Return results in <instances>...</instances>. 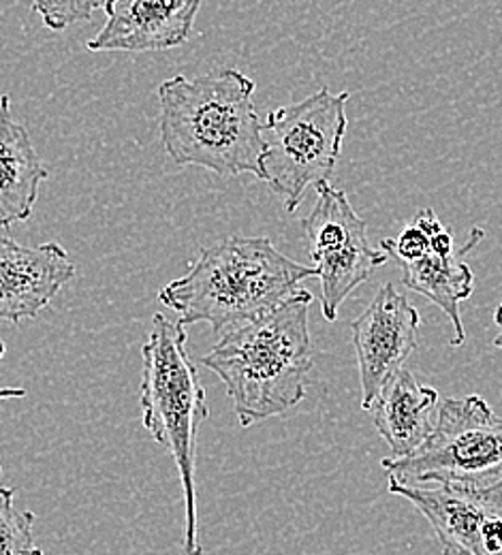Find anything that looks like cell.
Instances as JSON below:
<instances>
[{"label": "cell", "instance_id": "obj_2", "mask_svg": "<svg viewBox=\"0 0 502 555\" xmlns=\"http://www.w3.org/2000/svg\"><path fill=\"white\" fill-rule=\"evenodd\" d=\"M317 270L283 255L268 237L231 235L204 248L189 272L158 291L180 325L208 323L218 338L274 312Z\"/></svg>", "mask_w": 502, "mask_h": 555}, {"label": "cell", "instance_id": "obj_20", "mask_svg": "<svg viewBox=\"0 0 502 555\" xmlns=\"http://www.w3.org/2000/svg\"><path fill=\"white\" fill-rule=\"evenodd\" d=\"M24 396H26V389H20V387H0V402L15 400V398H24Z\"/></svg>", "mask_w": 502, "mask_h": 555}, {"label": "cell", "instance_id": "obj_10", "mask_svg": "<svg viewBox=\"0 0 502 555\" xmlns=\"http://www.w3.org/2000/svg\"><path fill=\"white\" fill-rule=\"evenodd\" d=\"M73 276L75 266L59 242L22 246L0 235V321L39 317Z\"/></svg>", "mask_w": 502, "mask_h": 555}, {"label": "cell", "instance_id": "obj_4", "mask_svg": "<svg viewBox=\"0 0 502 555\" xmlns=\"http://www.w3.org/2000/svg\"><path fill=\"white\" fill-rule=\"evenodd\" d=\"M142 361V423L154 442L171 453L184 491L182 555H204L197 534L195 470L199 429L210 418V406L199 370L186 350V327L154 314Z\"/></svg>", "mask_w": 502, "mask_h": 555}, {"label": "cell", "instance_id": "obj_8", "mask_svg": "<svg viewBox=\"0 0 502 555\" xmlns=\"http://www.w3.org/2000/svg\"><path fill=\"white\" fill-rule=\"evenodd\" d=\"M420 325L417 308L391 282L383 284L365 310L349 323L363 411L372 409L385 385L417 348Z\"/></svg>", "mask_w": 502, "mask_h": 555}, {"label": "cell", "instance_id": "obj_1", "mask_svg": "<svg viewBox=\"0 0 502 555\" xmlns=\"http://www.w3.org/2000/svg\"><path fill=\"white\" fill-rule=\"evenodd\" d=\"M255 81L237 69L176 75L158 86L160 143L176 165L216 176H261L263 122L253 103Z\"/></svg>", "mask_w": 502, "mask_h": 555}, {"label": "cell", "instance_id": "obj_11", "mask_svg": "<svg viewBox=\"0 0 502 555\" xmlns=\"http://www.w3.org/2000/svg\"><path fill=\"white\" fill-rule=\"evenodd\" d=\"M387 489L409 500L430 521L442 555H486L481 532L492 508L477 498L460 487L409 483L391 475Z\"/></svg>", "mask_w": 502, "mask_h": 555}, {"label": "cell", "instance_id": "obj_21", "mask_svg": "<svg viewBox=\"0 0 502 555\" xmlns=\"http://www.w3.org/2000/svg\"><path fill=\"white\" fill-rule=\"evenodd\" d=\"M494 323H497V327H499V334H497V338H494V347L502 350V301L499 304L497 312H494Z\"/></svg>", "mask_w": 502, "mask_h": 555}, {"label": "cell", "instance_id": "obj_18", "mask_svg": "<svg viewBox=\"0 0 502 555\" xmlns=\"http://www.w3.org/2000/svg\"><path fill=\"white\" fill-rule=\"evenodd\" d=\"M460 489H464L466 493L477 498L481 504H486L488 508H492V511L502 515V475L497 477L494 481L486 483V486L460 487Z\"/></svg>", "mask_w": 502, "mask_h": 555}, {"label": "cell", "instance_id": "obj_16", "mask_svg": "<svg viewBox=\"0 0 502 555\" xmlns=\"http://www.w3.org/2000/svg\"><path fill=\"white\" fill-rule=\"evenodd\" d=\"M440 229L442 224L434 209H422L411 218V222L402 227L396 237H385L381 242V250H385L389 259L400 261V266L415 263L430 253L432 237Z\"/></svg>", "mask_w": 502, "mask_h": 555}, {"label": "cell", "instance_id": "obj_13", "mask_svg": "<svg viewBox=\"0 0 502 555\" xmlns=\"http://www.w3.org/2000/svg\"><path fill=\"white\" fill-rule=\"evenodd\" d=\"M50 169L33 145L28 131L13 118L11 99L0 96V229L26 222L39 199V186Z\"/></svg>", "mask_w": 502, "mask_h": 555}, {"label": "cell", "instance_id": "obj_3", "mask_svg": "<svg viewBox=\"0 0 502 555\" xmlns=\"http://www.w3.org/2000/svg\"><path fill=\"white\" fill-rule=\"evenodd\" d=\"M310 304L312 293L299 288L274 312L222 336L202 359L224 385L242 427L285 415L306 398Z\"/></svg>", "mask_w": 502, "mask_h": 555}, {"label": "cell", "instance_id": "obj_5", "mask_svg": "<svg viewBox=\"0 0 502 555\" xmlns=\"http://www.w3.org/2000/svg\"><path fill=\"white\" fill-rule=\"evenodd\" d=\"M349 92L334 94L321 88L299 103L268 114L259 180L285 202L288 214L299 208L310 186L330 184L349 127Z\"/></svg>", "mask_w": 502, "mask_h": 555}, {"label": "cell", "instance_id": "obj_7", "mask_svg": "<svg viewBox=\"0 0 502 555\" xmlns=\"http://www.w3.org/2000/svg\"><path fill=\"white\" fill-rule=\"evenodd\" d=\"M317 204L301 222L312 268L321 282V312L336 321L345 299L389 261L385 250L372 248L368 227L351 206L347 193L323 184Z\"/></svg>", "mask_w": 502, "mask_h": 555}, {"label": "cell", "instance_id": "obj_12", "mask_svg": "<svg viewBox=\"0 0 502 555\" xmlns=\"http://www.w3.org/2000/svg\"><path fill=\"white\" fill-rule=\"evenodd\" d=\"M440 396L402 367L381 391L370 413L376 431L387 442L391 457L404 460L417 453L436 427Z\"/></svg>", "mask_w": 502, "mask_h": 555}, {"label": "cell", "instance_id": "obj_14", "mask_svg": "<svg viewBox=\"0 0 502 555\" xmlns=\"http://www.w3.org/2000/svg\"><path fill=\"white\" fill-rule=\"evenodd\" d=\"M486 231L475 227L471 237L455 248L449 257H438L428 253L424 259L415 263L402 266V284L436 304L451 321L453 336L451 347H462L466 343V332L462 325V310L460 304L475 293V274L464 257L484 242Z\"/></svg>", "mask_w": 502, "mask_h": 555}, {"label": "cell", "instance_id": "obj_22", "mask_svg": "<svg viewBox=\"0 0 502 555\" xmlns=\"http://www.w3.org/2000/svg\"><path fill=\"white\" fill-rule=\"evenodd\" d=\"M4 350H7V347H4V343H2V340H0V359H2V357H4Z\"/></svg>", "mask_w": 502, "mask_h": 555}, {"label": "cell", "instance_id": "obj_6", "mask_svg": "<svg viewBox=\"0 0 502 555\" xmlns=\"http://www.w3.org/2000/svg\"><path fill=\"white\" fill-rule=\"evenodd\" d=\"M381 466L409 483L479 487L502 475V416L481 396L440 402L436 427L411 457Z\"/></svg>", "mask_w": 502, "mask_h": 555}, {"label": "cell", "instance_id": "obj_9", "mask_svg": "<svg viewBox=\"0 0 502 555\" xmlns=\"http://www.w3.org/2000/svg\"><path fill=\"white\" fill-rule=\"evenodd\" d=\"M105 26L90 52H158L180 48L193 33L202 0H107Z\"/></svg>", "mask_w": 502, "mask_h": 555}, {"label": "cell", "instance_id": "obj_15", "mask_svg": "<svg viewBox=\"0 0 502 555\" xmlns=\"http://www.w3.org/2000/svg\"><path fill=\"white\" fill-rule=\"evenodd\" d=\"M2 477V466H0ZM35 513L15 506V491L0 486V555H43L33 537Z\"/></svg>", "mask_w": 502, "mask_h": 555}, {"label": "cell", "instance_id": "obj_19", "mask_svg": "<svg viewBox=\"0 0 502 555\" xmlns=\"http://www.w3.org/2000/svg\"><path fill=\"white\" fill-rule=\"evenodd\" d=\"M484 552L486 555H502V515L492 511L484 524Z\"/></svg>", "mask_w": 502, "mask_h": 555}, {"label": "cell", "instance_id": "obj_17", "mask_svg": "<svg viewBox=\"0 0 502 555\" xmlns=\"http://www.w3.org/2000/svg\"><path fill=\"white\" fill-rule=\"evenodd\" d=\"M105 4L107 0H33V9L39 13L43 26L59 33L90 20L92 13Z\"/></svg>", "mask_w": 502, "mask_h": 555}]
</instances>
